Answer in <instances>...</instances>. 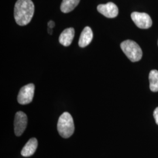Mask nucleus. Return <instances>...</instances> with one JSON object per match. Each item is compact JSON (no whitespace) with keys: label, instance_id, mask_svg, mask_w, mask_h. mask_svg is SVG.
<instances>
[{"label":"nucleus","instance_id":"obj_1","mask_svg":"<svg viewBox=\"0 0 158 158\" xmlns=\"http://www.w3.org/2000/svg\"><path fill=\"white\" fill-rule=\"evenodd\" d=\"M35 11L31 0H18L14 8V18L18 25L24 26L31 22Z\"/></svg>","mask_w":158,"mask_h":158},{"label":"nucleus","instance_id":"obj_2","mask_svg":"<svg viewBox=\"0 0 158 158\" xmlns=\"http://www.w3.org/2000/svg\"><path fill=\"white\" fill-rule=\"evenodd\" d=\"M57 131L63 138H68L73 134V119L69 113L64 112L60 116L57 123Z\"/></svg>","mask_w":158,"mask_h":158},{"label":"nucleus","instance_id":"obj_3","mask_svg":"<svg viewBox=\"0 0 158 158\" xmlns=\"http://www.w3.org/2000/svg\"><path fill=\"white\" fill-rule=\"evenodd\" d=\"M121 48L125 55L132 62H138L142 57V51L135 42L127 40L121 44Z\"/></svg>","mask_w":158,"mask_h":158},{"label":"nucleus","instance_id":"obj_4","mask_svg":"<svg viewBox=\"0 0 158 158\" xmlns=\"http://www.w3.org/2000/svg\"><path fill=\"white\" fill-rule=\"evenodd\" d=\"M35 85L31 83L23 87L18 95V102L22 105L29 104L34 98Z\"/></svg>","mask_w":158,"mask_h":158},{"label":"nucleus","instance_id":"obj_5","mask_svg":"<svg viewBox=\"0 0 158 158\" xmlns=\"http://www.w3.org/2000/svg\"><path fill=\"white\" fill-rule=\"evenodd\" d=\"M131 16L134 23L139 28H149L152 25L151 18L147 13L134 12Z\"/></svg>","mask_w":158,"mask_h":158},{"label":"nucleus","instance_id":"obj_6","mask_svg":"<svg viewBox=\"0 0 158 158\" xmlns=\"http://www.w3.org/2000/svg\"><path fill=\"white\" fill-rule=\"evenodd\" d=\"M27 116L22 111L16 113L14 119V132L17 136L21 135L26 129L27 125Z\"/></svg>","mask_w":158,"mask_h":158},{"label":"nucleus","instance_id":"obj_7","mask_svg":"<svg viewBox=\"0 0 158 158\" xmlns=\"http://www.w3.org/2000/svg\"><path fill=\"white\" fill-rule=\"evenodd\" d=\"M97 10L102 15L108 18H115L118 14V8L117 6L111 2L98 6Z\"/></svg>","mask_w":158,"mask_h":158},{"label":"nucleus","instance_id":"obj_8","mask_svg":"<svg viewBox=\"0 0 158 158\" xmlns=\"http://www.w3.org/2000/svg\"><path fill=\"white\" fill-rule=\"evenodd\" d=\"M93 34L91 29L86 27L81 32L79 40V45L81 48H85L89 45L93 40Z\"/></svg>","mask_w":158,"mask_h":158},{"label":"nucleus","instance_id":"obj_9","mask_svg":"<svg viewBox=\"0 0 158 158\" xmlns=\"http://www.w3.org/2000/svg\"><path fill=\"white\" fill-rule=\"evenodd\" d=\"M38 147V141L32 138L29 140L21 151V155L24 157H29L34 155Z\"/></svg>","mask_w":158,"mask_h":158},{"label":"nucleus","instance_id":"obj_10","mask_svg":"<svg viewBox=\"0 0 158 158\" xmlns=\"http://www.w3.org/2000/svg\"><path fill=\"white\" fill-rule=\"evenodd\" d=\"M74 36V29L73 28L64 29L59 36V42L64 46L70 45Z\"/></svg>","mask_w":158,"mask_h":158},{"label":"nucleus","instance_id":"obj_11","mask_svg":"<svg viewBox=\"0 0 158 158\" xmlns=\"http://www.w3.org/2000/svg\"><path fill=\"white\" fill-rule=\"evenodd\" d=\"M80 0H63L60 10L63 13H68L73 11L78 6Z\"/></svg>","mask_w":158,"mask_h":158},{"label":"nucleus","instance_id":"obj_12","mask_svg":"<svg viewBox=\"0 0 158 158\" xmlns=\"http://www.w3.org/2000/svg\"><path fill=\"white\" fill-rule=\"evenodd\" d=\"M150 89L153 92L158 91V71L152 70L149 75Z\"/></svg>","mask_w":158,"mask_h":158},{"label":"nucleus","instance_id":"obj_13","mask_svg":"<svg viewBox=\"0 0 158 158\" xmlns=\"http://www.w3.org/2000/svg\"><path fill=\"white\" fill-rule=\"evenodd\" d=\"M153 117L156 124L158 125V107L156 108L153 112Z\"/></svg>","mask_w":158,"mask_h":158},{"label":"nucleus","instance_id":"obj_14","mask_svg":"<svg viewBox=\"0 0 158 158\" xmlns=\"http://www.w3.org/2000/svg\"><path fill=\"white\" fill-rule=\"evenodd\" d=\"M48 28L52 29L55 27V23L53 22V21H49V23H48Z\"/></svg>","mask_w":158,"mask_h":158},{"label":"nucleus","instance_id":"obj_15","mask_svg":"<svg viewBox=\"0 0 158 158\" xmlns=\"http://www.w3.org/2000/svg\"></svg>","mask_w":158,"mask_h":158}]
</instances>
